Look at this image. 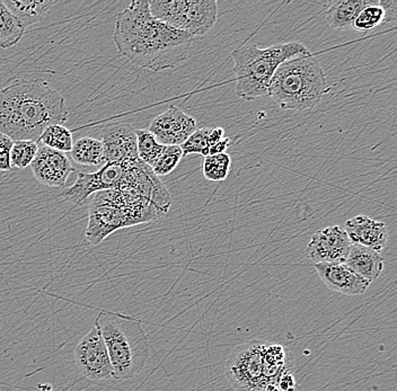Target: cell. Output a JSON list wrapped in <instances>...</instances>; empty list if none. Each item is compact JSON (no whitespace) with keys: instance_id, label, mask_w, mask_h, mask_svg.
<instances>
[{"instance_id":"6da1fadb","label":"cell","mask_w":397,"mask_h":391,"mask_svg":"<svg viewBox=\"0 0 397 391\" xmlns=\"http://www.w3.org/2000/svg\"><path fill=\"white\" fill-rule=\"evenodd\" d=\"M117 51L150 72L175 68L189 57L193 37L156 20L148 1L135 0L117 15L113 32Z\"/></svg>"},{"instance_id":"7a4b0ae2","label":"cell","mask_w":397,"mask_h":391,"mask_svg":"<svg viewBox=\"0 0 397 391\" xmlns=\"http://www.w3.org/2000/svg\"><path fill=\"white\" fill-rule=\"evenodd\" d=\"M63 95L42 79H16L0 89V133L39 143L42 132L68 120Z\"/></svg>"},{"instance_id":"3957f363","label":"cell","mask_w":397,"mask_h":391,"mask_svg":"<svg viewBox=\"0 0 397 391\" xmlns=\"http://www.w3.org/2000/svg\"><path fill=\"white\" fill-rule=\"evenodd\" d=\"M330 89L323 67L311 52L281 63L272 77L269 96L282 110L306 111L320 105Z\"/></svg>"},{"instance_id":"277c9868","label":"cell","mask_w":397,"mask_h":391,"mask_svg":"<svg viewBox=\"0 0 397 391\" xmlns=\"http://www.w3.org/2000/svg\"><path fill=\"white\" fill-rule=\"evenodd\" d=\"M160 217L152 201L121 190L98 192L91 201L86 239L93 246L100 245L110 234Z\"/></svg>"},{"instance_id":"5b68a950","label":"cell","mask_w":397,"mask_h":391,"mask_svg":"<svg viewBox=\"0 0 397 391\" xmlns=\"http://www.w3.org/2000/svg\"><path fill=\"white\" fill-rule=\"evenodd\" d=\"M112 366V378L128 380L137 376L150 357L148 337L135 318L102 312L95 320Z\"/></svg>"},{"instance_id":"8992f818","label":"cell","mask_w":397,"mask_h":391,"mask_svg":"<svg viewBox=\"0 0 397 391\" xmlns=\"http://www.w3.org/2000/svg\"><path fill=\"white\" fill-rule=\"evenodd\" d=\"M309 53L300 42L279 43L266 49L256 46H240L232 52L236 94L244 100L269 96L272 77L281 63Z\"/></svg>"},{"instance_id":"52a82bcc","label":"cell","mask_w":397,"mask_h":391,"mask_svg":"<svg viewBox=\"0 0 397 391\" xmlns=\"http://www.w3.org/2000/svg\"><path fill=\"white\" fill-rule=\"evenodd\" d=\"M266 342L252 340L240 344L227 360L226 377L236 391H255L262 383L263 351Z\"/></svg>"},{"instance_id":"ba28073f","label":"cell","mask_w":397,"mask_h":391,"mask_svg":"<svg viewBox=\"0 0 397 391\" xmlns=\"http://www.w3.org/2000/svg\"><path fill=\"white\" fill-rule=\"evenodd\" d=\"M130 161L131 160L123 163L104 164L95 173H78L77 180L74 185L61 193V197L76 206H82L92 194L119 189L122 185Z\"/></svg>"},{"instance_id":"9c48e42d","label":"cell","mask_w":397,"mask_h":391,"mask_svg":"<svg viewBox=\"0 0 397 391\" xmlns=\"http://www.w3.org/2000/svg\"><path fill=\"white\" fill-rule=\"evenodd\" d=\"M74 363L87 379L100 381L112 378V366L100 329L95 325L79 340L74 352Z\"/></svg>"},{"instance_id":"30bf717a","label":"cell","mask_w":397,"mask_h":391,"mask_svg":"<svg viewBox=\"0 0 397 391\" xmlns=\"http://www.w3.org/2000/svg\"><path fill=\"white\" fill-rule=\"evenodd\" d=\"M351 245L343 227L330 226L313 234L306 253L315 264L344 263Z\"/></svg>"},{"instance_id":"8fae6325","label":"cell","mask_w":397,"mask_h":391,"mask_svg":"<svg viewBox=\"0 0 397 391\" xmlns=\"http://www.w3.org/2000/svg\"><path fill=\"white\" fill-rule=\"evenodd\" d=\"M195 130V119L174 105L154 117L149 126V131L164 146H181Z\"/></svg>"},{"instance_id":"7c38bea8","label":"cell","mask_w":397,"mask_h":391,"mask_svg":"<svg viewBox=\"0 0 397 391\" xmlns=\"http://www.w3.org/2000/svg\"><path fill=\"white\" fill-rule=\"evenodd\" d=\"M104 164L138 159L136 130L126 123H113L100 131Z\"/></svg>"},{"instance_id":"4fadbf2b","label":"cell","mask_w":397,"mask_h":391,"mask_svg":"<svg viewBox=\"0 0 397 391\" xmlns=\"http://www.w3.org/2000/svg\"><path fill=\"white\" fill-rule=\"evenodd\" d=\"M31 167L34 178L50 187H63L74 171L66 154L46 146L39 147Z\"/></svg>"},{"instance_id":"5bb4252c","label":"cell","mask_w":397,"mask_h":391,"mask_svg":"<svg viewBox=\"0 0 397 391\" xmlns=\"http://www.w3.org/2000/svg\"><path fill=\"white\" fill-rule=\"evenodd\" d=\"M320 279L332 291L346 294V296H359L366 292L370 286L369 281L356 274L343 263L315 264Z\"/></svg>"},{"instance_id":"9a60e30c","label":"cell","mask_w":397,"mask_h":391,"mask_svg":"<svg viewBox=\"0 0 397 391\" xmlns=\"http://www.w3.org/2000/svg\"><path fill=\"white\" fill-rule=\"evenodd\" d=\"M343 228L352 245L363 246L378 253L384 248L389 237L385 223L367 216H357L349 219Z\"/></svg>"},{"instance_id":"2e32d148","label":"cell","mask_w":397,"mask_h":391,"mask_svg":"<svg viewBox=\"0 0 397 391\" xmlns=\"http://www.w3.org/2000/svg\"><path fill=\"white\" fill-rule=\"evenodd\" d=\"M218 4L214 0H189L182 31L192 37H202L217 22Z\"/></svg>"},{"instance_id":"e0dca14e","label":"cell","mask_w":397,"mask_h":391,"mask_svg":"<svg viewBox=\"0 0 397 391\" xmlns=\"http://www.w3.org/2000/svg\"><path fill=\"white\" fill-rule=\"evenodd\" d=\"M343 264L370 283L377 280L384 270V258L379 253L359 245H351Z\"/></svg>"},{"instance_id":"ac0fdd59","label":"cell","mask_w":397,"mask_h":391,"mask_svg":"<svg viewBox=\"0 0 397 391\" xmlns=\"http://www.w3.org/2000/svg\"><path fill=\"white\" fill-rule=\"evenodd\" d=\"M375 0H335L326 3V20L334 29H352L358 14Z\"/></svg>"},{"instance_id":"d6986e66","label":"cell","mask_w":397,"mask_h":391,"mask_svg":"<svg viewBox=\"0 0 397 391\" xmlns=\"http://www.w3.org/2000/svg\"><path fill=\"white\" fill-rule=\"evenodd\" d=\"M4 5L14 15L24 29L39 23L52 6L57 5L53 0H3Z\"/></svg>"},{"instance_id":"ffe728a7","label":"cell","mask_w":397,"mask_h":391,"mask_svg":"<svg viewBox=\"0 0 397 391\" xmlns=\"http://www.w3.org/2000/svg\"><path fill=\"white\" fill-rule=\"evenodd\" d=\"M289 370L288 355L282 346L266 342L263 351V379L266 383H277V380Z\"/></svg>"},{"instance_id":"44dd1931","label":"cell","mask_w":397,"mask_h":391,"mask_svg":"<svg viewBox=\"0 0 397 391\" xmlns=\"http://www.w3.org/2000/svg\"><path fill=\"white\" fill-rule=\"evenodd\" d=\"M148 3L150 13L156 20L175 29H182L189 0H156Z\"/></svg>"},{"instance_id":"7402d4cb","label":"cell","mask_w":397,"mask_h":391,"mask_svg":"<svg viewBox=\"0 0 397 391\" xmlns=\"http://www.w3.org/2000/svg\"><path fill=\"white\" fill-rule=\"evenodd\" d=\"M72 159L82 166L102 167L104 165V149L100 140L96 138L84 137L72 145Z\"/></svg>"},{"instance_id":"603a6c76","label":"cell","mask_w":397,"mask_h":391,"mask_svg":"<svg viewBox=\"0 0 397 391\" xmlns=\"http://www.w3.org/2000/svg\"><path fill=\"white\" fill-rule=\"evenodd\" d=\"M25 29L0 0V49H8L20 42Z\"/></svg>"},{"instance_id":"cb8c5ba5","label":"cell","mask_w":397,"mask_h":391,"mask_svg":"<svg viewBox=\"0 0 397 391\" xmlns=\"http://www.w3.org/2000/svg\"><path fill=\"white\" fill-rule=\"evenodd\" d=\"M136 135H137L138 158L145 165L152 168L160 154H163L165 146L158 143L157 139L149 130L138 128L136 130Z\"/></svg>"},{"instance_id":"d4e9b609","label":"cell","mask_w":397,"mask_h":391,"mask_svg":"<svg viewBox=\"0 0 397 391\" xmlns=\"http://www.w3.org/2000/svg\"><path fill=\"white\" fill-rule=\"evenodd\" d=\"M39 143H42V146L63 152V154L72 152V145H74L72 131L63 124H53V126H48L42 132Z\"/></svg>"},{"instance_id":"484cf974","label":"cell","mask_w":397,"mask_h":391,"mask_svg":"<svg viewBox=\"0 0 397 391\" xmlns=\"http://www.w3.org/2000/svg\"><path fill=\"white\" fill-rule=\"evenodd\" d=\"M230 165H232V159L226 152L207 156L203 160V176L211 182H221L228 178Z\"/></svg>"},{"instance_id":"4316f807","label":"cell","mask_w":397,"mask_h":391,"mask_svg":"<svg viewBox=\"0 0 397 391\" xmlns=\"http://www.w3.org/2000/svg\"><path fill=\"white\" fill-rule=\"evenodd\" d=\"M39 150V143L34 140L14 141L11 150L12 168L24 169L31 166Z\"/></svg>"},{"instance_id":"83f0119b","label":"cell","mask_w":397,"mask_h":391,"mask_svg":"<svg viewBox=\"0 0 397 391\" xmlns=\"http://www.w3.org/2000/svg\"><path fill=\"white\" fill-rule=\"evenodd\" d=\"M384 22V12L382 7L378 5V0L361 11L352 24V29L358 32H367L374 29Z\"/></svg>"},{"instance_id":"f1b7e54d","label":"cell","mask_w":397,"mask_h":391,"mask_svg":"<svg viewBox=\"0 0 397 391\" xmlns=\"http://www.w3.org/2000/svg\"><path fill=\"white\" fill-rule=\"evenodd\" d=\"M183 158V152L180 146H165L163 154L152 166V171L156 176H166L171 174Z\"/></svg>"},{"instance_id":"f546056e","label":"cell","mask_w":397,"mask_h":391,"mask_svg":"<svg viewBox=\"0 0 397 391\" xmlns=\"http://www.w3.org/2000/svg\"><path fill=\"white\" fill-rule=\"evenodd\" d=\"M209 135H210V128H197L180 146L183 156L199 154L207 157L209 148L211 147Z\"/></svg>"},{"instance_id":"4dcf8cb0","label":"cell","mask_w":397,"mask_h":391,"mask_svg":"<svg viewBox=\"0 0 397 391\" xmlns=\"http://www.w3.org/2000/svg\"><path fill=\"white\" fill-rule=\"evenodd\" d=\"M14 141L7 135L0 133V171H12L11 166V150Z\"/></svg>"},{"instance_id":"1f68e13d","label":"cell","mask_w":397,"mask_h":391,"mask_svg":"<svg viewBox=\"0 0 397 391\" xmlns=\"http://www.w3.org/2000/svg\"><path fill=\"white\" fill-rule=\"evenodd\" d=\"M278 388L280 391H301L299 383L294 377V374L289 371L285 372L279 379L277 380Z\"/></svg>"},{"instance_id":"d6a6232c","label":"cell","mask_w":397,"mask_h":391,"mask_svg":"<svg viewBox=\"0 0 397 391\" xmlns=\"http://www.w3.org/2000/svg\"><path fill=\"white\" fill-rule=\"evenodd\" d=\"M384 12L383 23H393L397 20V0H378Z\"/></svg>"},{"instance_id":"836d02e7","label":"cell","mask_w":397,"mask_h":391,"mask_svg":"<svg viewBox=\"0 0 397 391\" xmlns=\"http://www.w3.org/2000/svg\"><path fill=\"white\" fill-rule=\"evenodd\" d=\"M230 146V139L229 138H223V140L216 143L214 146L210 147L207 156H214V154H225L227 149Z\"/></svg>"}]
</instances>
